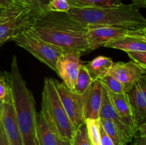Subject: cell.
I'll return each mask as SVG.
<instances>
[{
    "label": "cell",
    "instance_id": "6da1fadb",
    "mask_svg": "<svg viewBox=\"0 0 146 145\" xmlns=\"http://www.w3.org/2000/svg\"><path fill=\"white\" fill-rule=\"evenodd\" d=\"M30 30L41 40L66 53L89 51L86 37L88 28L68 13L46 11L36 16Z\"/></svg>",
    "mask_w": 146,
    "mask_h": 145
},
{
    "label": "cell",
    "instance_id": "7a4b0ae2",
    "mask_svg": "<svg viewBox=\"0 0 146 145\" xmlns=\"http://www.w3.org/2000/svg\"><path fill=\"white\" fill-rule=\"evenodd\" d=\"M67 13L88 28L105 26L146 27V18L133 4L122 3L109 7L71 8Z\"/></svg>",
    "mask_w": 146,
    "mask_h": 145
},
{
    "label": "cell",
    "instance_id": "3957f363",
    "mask_svg": "<svg viewBox=\"0 0 146 145\" xmlns=\"http://www.w3.org/2000/svg\"><path fill=\"white\" fill-rule=\"evenodd\" d=\"M7 74L22 145H36L35 101L32 92L28 88L20 72L16 55L12 57L11 69Z\"/></svg>",
    "mask_w": 146,
    "mask_h": 145
},
{
    "label": "cell",
    "instance_id": "277c9868",
    "mask_svg": "<svg viewBox=\"0 0 146 145\" xmlns=\"http://www.w3.org/2000/svg\"><path fill=\"white\" fill-rule=\"evenodd\" d=\"M41 112L58 137L71 140L76 128L63 107L53 78H47L44 80Z\"/></svg>",
    "mask_w": 146,
    "mask_h": 145
},
{
    "label": "cell",
    "instance_id": "5b68a950",
    "mask_svg": "<svg viewBox=\"0 0 146 145\" xmlns=\"http://www.w3.org/2000/svg\"><path fill=\"white\" fill-rule=\"evenodd\" d=\"M13 41L54 71H56V65L58 58L66 53L61 48L41 40L30 28L19 34Z\"/></svg>",
    "mask_w": 146,
    "mask_h": 145
},
{
    "label": "cell",
    "instance_id": "8992f818",
    "mask_svg": "<svg viewBox=\"0 0 146 145\" xmlns=\"http://www.w3.org/2000/svg\"><path fill=\"white\" fill-rule=\"evenodd\" d=\"M146 34V27L130 28V27H96L88 28L86 33L89 51H94L110 41L130 35Z\"/></svg>",
    "mask_w": 146,
    "mask_h": 145
},
{
    "label": "cell",
    "instance_id": "52a82bcc",
    "mask_svg": "<svg viewBox=\"0 0 146 145\" xmlns=\"http://www.w3.org/2000/svg\"><path fill=\"white\" fill-rule=\"evenodd\" d=\"M63 107L71 123L76 128L85 122L84 119V105L85 93L79 95L67 88L64 82L53 79Z\"/></svg>",
    "mask_w": 146,
    "mask_h": 145
},
{
    "label": "cell",
    "instance_id": "ba28073f",
    "mask_svg": "<svg viewBox=\"0 0 146 145\" xmlns=\"http://www.w3.org/2000/svg\"><path fill=\"white\" fill-rule=\"evenodd\" d=\"M36 16L35 13L28 9L19 15L0 23V46L29 29L34 24Z\"/></svg>",
    "mask_w": 146,
    "mask_h": 145
},
{
    "label": "cell",
    "instance_id": "9c48e42d",
    "mask_svg": "<svg viewBox=\"0 0 146 145\" xmlns=\"http://www.w3.org/2000/svg\"><path fill=\"white\" fill-rule=\"evenodd\" d=\"M108 74L121 82L124 92L127 93L134 84L145 75V68L133 61L127 63H113Z\"/></svg>",
    "mask_w": 146,
    "mask_h": 145
},
{
    "label": "cell",
    "instance_id": "30bf717a",
    "mask_svg": "<svg viewBox=\"0 0 146 145\" xmlns=\"http://www.w3.org/2000/svg\"><path fill=\"white\" fill-rule=\"evenodd\" d=\"M80 53H65L58 58L56 72L62 78L64 83L72 90L76 84L78 72L83 65Z\"/></svg>",
    "mask_w": 146,
    "mask_h": 145
},
{
    "label": "cell",
    "instance_id": "8fae6325",
    "mask_svg": "<svg viewBox=\"0 0 146 145\" xmlns=\"http://www.w3.org/2000/svg\"><path fill=\"white\" fill-rule=\"evenodd\" d=\"M137 126L146 122V76L143 75L127 92Z\"/></svg>",
    "mask_w": 146,
    "mask_h": 145
},
{
    "label": "cell",
    "instance_id": "7c38bea8",
    "mask_svg": "<svg viewBox=\"0 0 146 145\" xmlns=\"http://www.w3.org/2000/svg\"><path fill=\"white\" fill-rule=\"evenodd\" d=\"M99 117L108 119L113 122L116 125L117 127L121 130V132L123 134L128 142H131L133 138L136 135V131L128 126L125 120L116 112L110 100L108 91L104 86H103L102 104H101V109H100Z\"/></svg>",
    "mask_w": 146,
    "mask_h": 145
},
{
    "label": "cell",
    "instance_id": "4fadbf2b",
    "mask_svg": "<svg viewBox=\"0 0 146 145\" xmlns=\"http://www.w3.org/2000/svg\"><path fill=\"white\" fill-rule=\"evenodd\" d=\"M0 119L10 145H22L21 134L11 98L7 102L1 104Z\"/></svg>",
    "mask_w": 146,
    "mask_h": 145
},
{
    "label": "cell",
    "instance_id": "5bb4252c",
    "mask_svg": "<svg viewBox=\"0 0 146 145\" xmlns=\"http://www.w3.org/2000/svg\"><path fill=\"white\" fill-rule=\"evenodd\" d=\"M103 85L99 80L93 81L85 92L84 105V119L99 120V113L102 104Z\"/></svg>",
    "mask_w": 146,
    "mask_h": 145
},
{
    "label": "cell",
    "instance_id": "9a60e30c",
    "mask_svg": "<svg viewBox=\"0 0 146 145\" xmlns=\"http://www.w3.org/2000/svg\"><path fill=\"white\" fill-rule=\"evenodd\" d=\"M104 47L125 51H146V34L130 35L110 41Z\"/></svg>",
    "mask_w": 146,
    "mask_h": 145
},
{
    "label": "cell",
    "instance_id": "2e32d148",
    "mask_svg": "<svg viewBox=\"0 0 146 145\" xmlns=\"http://www.w3.org/2000/svg\"><path fill=\"white\" fill-rule=\"evenodd\" d=\"M35 137L36 145H56V134L41 112L36 115Z\"/></svg>",
    "mask_w": 146,
    "mask_h": 145
},
{
    "label": "cell",
    "instance_id": "e0dca14e",
    "mask_svg": "<svg viewBox=\"0 0 146 145\" xmlns=\"http://www.w3.org/2000/svg\"><path fill=\"white\" fill-rule=\"evenodd\" d=\"M108 91V90H107ZM110 100L118 115L125 120L128 126L138 132V127L134 121L131 105L127 93L115 94L108 91Z\"/></svg>",
    "mask_w": 146,
    "mask_h": 145
},
{
    "label": "cell",
    "instance_id": "ac0fdd59",
    "mask_svg": "<svg viewBox=\"0 0 146 145\" xmlns=\"http://www.w3.org/2000/svg\"><path fill=\"white\" fill-rule=\"evenodd\" d=\"M113 64V61L111 58L101 55L86 64L85 66L93 80H96L109 73Z\"/></svg>",
    "mask_w": 146,
    "mask_h": 145
},
{
    "label": "cell",
    "instance_id": "d6986e66",
    "mask_svg": "<svg viewBox=\"0 0 146 145\" xmlns=\"http://www.w3.org/2000/svg\"><path fill=\"white\" fill-rule=\"evenodd\" d=\"M99 121L105 132L113 141L114 145H127L128 143V140L113 122L103 118H100Z\"/></svg>",
    "mask_w": 146,
    "mask_h": 145
},
{
    "label": "cell",
    "instance_id": "ffe728a7",
    "mask_svg": "<svg viewBox=\"0 0 146 145\" xmlns=\"http://www.w3.org/2000/svg\"><path fill=\"white\" fill-rule=\"evenodd\" d=\"M93 81L94 80L90 76L89 72L86 68L85 65H81L76 84L72 90L77 94L84 95L88 90Z\"/></svg>",
    "mask_w": 146,
    "mask_h": 145
},
{
    "label": "cell",
    "instance_id": "44dd1931",
    "mask_svg": "<svg viewBox=\"0 0 146 145\" xmlns=\"http://www.w3.org/2000/svg\"><path fill=\"white\" fill-rule=\"evenodd\" d=\"M71 8L80 7H102L118 5L122 0H67Z\"/></svg>",
    "mask_w": 146,
    "mask_h": 145
},
{
    "label": "cell",
    "instance_id": "7402d4cb",
    "mask_svg": "<svg viewBox=\"0 0 146 145\" xmlns=\"http://www.w3.org/2000/svg\"><path fill=\"white\" fill-rule=\"evenodd\" d=\"M88 138L91 145H100V121L88 119L85 120Z\"/></svg>",
    "mask_w": 146,
    "mask_h": 145
},
{
    "label": "cell",
    "instance_id": "603a6c76",
    "mask_svg": "<svg viewBox=\"0 0 146 145\" xmlns=\"http://www.w3.org/2000/svg\"><path fill=\"white\" fill-rule=\"evenodd\" d=\"M71 142V145H91L85 122L76 128Z\"/></svg>",
    "mask_w": 146,
    "mask_h": 145
},
{
    "label": "cell",
    "instance_id": "cb8c5ba5",
    "mask_svg": "<svg viewBox=\"0 0 146 145\" xmlns=\"http://www.w3.org/2000/svg\"><path fill=\"white\" fill-rule=\"evenodd\" d=\"M103 86L108 91L115 94L125 93L124 92V88L120 81L115 79L114 77L111 76L109 74L106 75L104 78L99 80Z\"/></svg>",
    "mask_w": 146,
    "mask_h": 145
},
{
    "label": "cell",
    "instance_id": "d4e9b609",
    "mask_svg": "<svg viewBox=\"0 0 146 145\" xmlns=\"http://www.w3.org/2000/svg\"><path fill=\"white\" fill-rule=\"evenodd\" d=\"M11 98V93L9 83L8 74L7 72L0 73V104L5 103Z\"/></svg>",
    "mask_w": 146,
    "mask_h": 145
},
{
    "label": "cell",
    "instance_id": "484cf974",
    "mask_svg": "<svg viewBox=\"0 0 146 145\" xmlns=\"http://www.w3.org/2000/svg\"><path fill=\"white\" fill-rule=\"evenodd\" d=\"M25 6L30 10L35 13L36 15H41L44 14L46 10V2L44 0H15Z\"/></svg>",
    "mask_w": 146,
    "mask_h": 145
},
{
    "label": "cell",
    "instance_id": "4316f807",
    "mask_svg": "<svg viewBox=\"0 0 146 145\" xmlns=\"http://www.w3.org/2000/svg\"><path fill=\"white\" fill-rule=\"evenodd\" d=\"M71 9L67 0H49L46 5V10L51 12L67 13Z\"/></svg>",
    "mask_w": 146,
    "mask_h": 145
},
{
    "label": "cell",
    "instance_id": "83f0119b",
    "mask_svg": "<svg viewBox=\"0 0 146 145\" xmlns=\"http://www.w3.org/2000/svg\"><path fill=\"white\" fill-rule=\"evenodd\" d=\"M126 53L133 61L146 68V51H128Z\"/></svg>",
    "mask_w": 146,
    "mask_h": 145
},
{
    "label": "cell",
    "instance_id": "f1b7e54d",
    "mask_svg": "<svg viewBox=\"0 0 146 145\" xmlns=\"http://www.w3.org/2000/svg\"><path fill=\"white\" fill-rule=\"evenodd\" d=\"M100 145H114L113 141L105 132L101 123H100Z\"/></svg>",
    "mask_w": 146,
    "mask_h": 145
},
{
    "label": "cell",
    "instance_id": "f546056e",
    "mask_svg": "<svg viewBox=\"0 0 146 145\" xmlns=\"http://www.w3.org/2000/svg\"><path fill=\"white\" fill-rule=\"evenodd\" d=\"M0 145H10L9 139L1 124V119H0Z\"/></svg>",
    "mask_w": 146,
    "mask_h": 145
},
{
    "label": "cell",
    "instance_id": "4dcf8cb0",
    "mask_svg": "<svg viewBox=\"0 0 146 145\" xmlns=\"http://www.w3.org/2000/svg\"><path fill=\"white\" fill-rule=\"evenodd\" d=\"M132 145H146V135H140L136 137Z\"/></svg>",
    "mask_w": 146,
    "mask_h": 145
},
{
    "label": "cell",
    "instance_id": "1f68e13d",
    "mask_svg": "<svg viewBox=\"0 0 146 145\" xmlns=\"http://www.w3.org/2000/svg\"><path fill=\"white\" fill-rule=\"evenodd\" d=\"M132 4L139 9L146 7V0H131Z\"/></svg>",
    "mask_w": 146,
    "mask_h": 145
},
{
    "label": "cell",
    "instance_id": "d6a6232c",
    "mask_svg": "<svg viewBox=\"0 0 146 145\" xmlns=\"http://www.w3.org/2000/svg\"><path fill=\"white\" fill-rule=\"evenodd\" d=\"M17 2L18 1H16L15 0H0V7L7 8V7H9L12 5V4H14V3Z\"/></svg>",
    "mask_w": 146,
    "mask_h": 145
},
{
    "label": "cell",
    "instance_id": "836d02e7",
    "mask_svg": "<svg viewBox=\"0 0 146 145\" xmlns=\"http://www.w3.org/2000/svg\"><path fill=\"white\" fill-rule=\"evenodd\" d=\"M56 145H71V142L70 140H66L57 136Z\"/></svg>",
    "mask_w": 146,
    "mask_h": 145
},
{
    "label": "cell",
    "instance_id": "e575fe53",
    "mask_svg": "<svg viewBox=\"0 0 146 145\" xmlns=\"http://www.w3.org/2000/svg\"><path fill=\"white\" fill-rule=\"evenodd\" d=\"M1 104H0V117H1Z\"/></svg>",
    "mask_w": 146,
    "mask_h": 145
},
{
    "label": "cell",
    "instance_id": "d590c367",
    "mask_svg": "<svg viewBox=\"0 0 146 145\" xmlns=\"http://www.w3.org/2000/svg\"><path fill=\"white\" fill-rule=\"evenodd\" d=\"M48 1H49V0H48Z\"/></svg>",
    "mask_w": 146,
    "mask_h": 145
},
{
    "label": "cell",
    "instance_id": "8d00e7d4",
    "mask_svg": "<svg viewBox=\"0 0 146 145\" xmlns=\"http://www.w3.org/2000/svg\"><path fill=\"white\" fill-rule=\"evenodd\" d=\"M20 4H21V3H20Z\"/></svg>",
    "mask_w": 146,
    "mask_h": 145
}]
</instances>
